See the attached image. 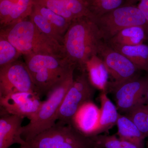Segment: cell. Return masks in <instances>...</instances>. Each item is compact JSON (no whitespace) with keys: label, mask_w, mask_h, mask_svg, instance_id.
Instances as JSON below:
<instances>
[{"label":"cell","mask_w":148,"mask_h":148,"mask_svg":"<svg viewBox=\"0 0 148 148\" xmlns=\"http://www.w3.org/2000/svg\"><path fill=\"white\" fill-rule=\"evenodd\" d=\"M85 71L92 87L101 92H107L109 74L103 61L98 55L93 56L87 61Z\"/></svg>","instance_id":"obj_14"},{"label":"cell","mask_w":148,"mask_h":148,"mask_svg":"<svg viewBox=\"0 0 148 148\" xmlns=\"http://www.w3.org/2000/svg\"><path fill=\"white\" fill-rule=\"evenodd\" d=\"M116 125L119 138L143 148L145 138L128 117L119 114Z\"/></svg>","instance_id":"obj_18"},{"label":"cell","mask_w":148,"mask_h":148,"mask_svg":"<svg viewBox=\"0 0 148 148\" xmlns=\"http://www.w3.org/2000/svg\"><path fill=\"white\" fill-rule=\"evenodd\" d=\"M100 109L91 101L80 107L75 114L72 125L83 135L88 137L98 135Z\"/></svg>","instance_id":"obj_12"},{"label":"cell","mask_w":148,"mask_h":148,"mask_svg":"<svg viewBox=\"0 0 148 148\" xmlns=\"http://www.w3.org/2000/svg\"><path fill=\"white\" fill-rule=\"evenodd\" d=\"M21 55L0 33V68L19 59Z\"/></svg>","instance_id":"obj_23"},{"label":"cell","mask_w":148,"mask_h":148,"mask_svg":"<svg viewBox=\"0 0 148 148\" xmlns=\"http://www.w3.org/2000/svg\"><path fill=\"white\" fill-rule=\"evenodd\" d=\"M148 40V28L130 27L122 29L107 42L111 45L134 46Z\"/></svg>","instance_id":"obj_15"},{"label":"cell","mask_w":148,"mask_h":148,"mask_svg":"<svg viewBox=\"0 0 148 148\" xmlns=\"http://www.w3.org/2000/svg\"><path fill=\"white\" fill-rule=\"evenodd\" d=\"M140 0H125L124 5H135L137 3L139 2Z\"/></svg>","instance_id":"obj_29"},{"label":"cell","mask_w":148,"mask_h":148,"mask_svg":"<svg viewBox=\"0 0 148 148\" xmlns=\"http://www.w3.org/2000/svg\"><path fill=\"white\" fill-rule=\"evenodd\" d=\"M3 95L2 94L1 91V88H0V118L10 114L5 110V109L4 108L3 106H2L1 101Z\"/></svg>","instance_id":"obj_28"},{"label":"cell","mask_w":148,"mask_h":148,"mask_svg":"<svg viewBox=\"0 0 148 148\" xmlns=\"http://www.w3.org/2000/svg\"><path fill=\"white\" fill-rule=\"evenodd\" d=\"M148 89V75L134 78L110 89L113 94L117 109L127 113L138 104L145 101Z\"/></svg>","instance_id":"obj_10"},{"label":"cell","mask_w":148,"mask_h":148,"mask_svg":"<svg viewBox=\"0 0 148 148\" xmlns=\"http://www.w3.org/2000/svg\"><path fill=\"white\" fill-rule=\"evenodd\" d=\"M95 89L89 82L86 71H82L81 74L74 77L60 106L57 121L72 124L74 116L80 107L86 102L91 101Z\"/></svg>","instance_id":"obj_8"},{"label":"cell","mask_w":148,"mask_h":148,"mask_svg":"<svg viewBox=\"0 0 148 148\" xmlns=\"http://www.w3.org/2000/svg\"><path fill=\"white\" fill-rule=\"evenodd\" d=\"M42 102L36 92H21L3 96L1 103L10 114L30 120L38 110Z\"/></svg>","instance_id":"obj_11"},{"label":"cell","mask_w":148,"mask_h":148,"mask_svg":"<svg viewBox=\"0 0 148 148\" xmlns=\"http://www.w3.org/2000/svg\"><path fill=\"white\" fill-rule=\"evenodd\" d=\"M0 88L3 97L16 92L36 93L27 65L18 59L0 68Z\"/></svg>","instance_id":"obj_9"},{"label":"cell","mask_w":148,"mask_h":148,"mask_svg":"<svg viewBox=\"0 0 148 148\" xmlns=\"http://www.w3.org/2000/svg\"><path fill=\"white\" fill-rule=\"evenodd\" d=\"M125 114L144 137H148V104L145 101L139 103Z\"/></svg>","instance_id":"obj_19"},{"label":"cell","mask_w":148,"mask_h":148,"mask_svg":"<svg viewBox=\"0 0 148 148\" xmlns=\"http://www.w3.org/2000/svg\"><path fill=\"white\" fill-rule=\"evenodd\" d=\"M104 41L108 42L122 29L130 27L148 28L142 12L135 5H123L94 18Z\"/></svg>","instance_id":"obj_6"},{"label":"cell","mask_w":148,"mask_h":148,"mask_svg":"<svg viewBox=\"0 0 148 148\" xmlns=\"http://www.w3.org/2000/svg\"><path fill=\"white\" fill-rule=\"evenodd\" d=\"M20 148H23V147H21Z\"/></svg>","instance_id":"obj_33"},{"label":"cell","mask_w":148,"mask_h":148,"mask_svg":"<svg viewBox=\"0 0 148 148\" xmlns=\"http://www.w3.org/2000/svg\"><path fill=\"white\" fill-rule=\"evenodd\" d=\"M33 2L34 3L35 5L49 9L71 22L77 19L70 12L67 10L61 0H33Z\"/></svg>","instance_id":"obj_26"},{"label":"cell","mask_w":148,"mask_h":148,"mask_svg":"<svg viewBox=\"0 0 148 148\" xmlns=\"http://www.w3.org/2000/svg\"><path fill=\"white\" fill-rule=\"evenodd\" d=\"M24 61L40 97L47 95L76 67L66 58L49 54L24 55Z\"/></svg>","instance_id":"obj_3"},{"label":"cell","mask_w":148,"mask_h":148,"mask_svg":"<svg viewBox=\"0 0 148 148\" xmlns=\"http://www.w3.org/2000/svg\"><path fill=\"white\" fill-rule=\"evenodd\" d=\"M32 0H17L7 20L3 26L25 19L32 12Z\"/></svg>","instance_id":"obj_24"},{"label":"cell","mask_w":148,"mask_h":148,"mask_svg":"<svg viewBox=\"0 0 148 148\" xmlns=\"http://www.w3.org/2000/svg\"><path fill=\"white\" fill-rule=\"evenodd\" d=\"M0 33L22 55L49 54L66 58L63 45L40 32L30 19L3 26Z\"/></svg>","instance_id":"obj_2"},{"label":"cell","mask_w":148,"mask_h":148,"mask_svg":"<svg viewBox=\"0 0 148 148\" xmlns=\"http://www.w3.org/2000/svg\"><path fill=\"white\" fill-rule=\"evenodd\" d=\"M110 45L126 56L139 71L148 73V45L143 43L134 46Z\"/></svg>","instance_id":"obj_17"},{"label":"cell","mask_w":148,"mask_h":148,"mask_svg":"<svg viewBox=\"0 0 148 148\" xmlns=\"http://www.w3.org/2000/svg\"><path fill=\"white\" fill-rule=\"evenodd\" d=\"M74 71L51 89L47 95V99L42 102L38 110L29 120V123L22 126L21 137L26 142L56 123L61 103L73 81Z\"/></svg>","instance_id":"obj_4"},{"label":"cell","mask_w":148,"mask_h":148,"mask_svg":"<svg viewBox=\"0 0 148 148\" xmlns=\"http://www.w3.org/2000/svg\"><path fill=\"white\" fill-rule=\"evenodd\" d=\"M92 138L96 148H140L115 135H99Z\"/></svg>","instance_id":"obj_22"},{"label":"cell","mask_w":148,"mask_h":148,"mask_svg":"<svg viewBox=\"0 0 148 148\" xmlns=\"http://www.w3.org/2000/svg\"><path fill=\"white\" fill-rule=\"evenodd\" d=\"M97 55L106 66L112 82L110 89L138 76L139 70L126 56L103 41L98 48Z\"/></svg>","instance_id":"obj_7"},{"label":"cell","mask_w":148,"mask_h":148,"mask_svg":"<svg viewBox=\"0 0 148 148\" xmlns=\"http://www.w3.org/2000/svg\"><path fill=\"white\" fill-rule=\"evenodd\" d=\"M148 23V0H140L138 5Z\"/></svg>","instance_id":"obj_27"},{"label":"cell","mask_w":148,"mask_h":148,"mask_svg":"<svg viewBox=\"0 0 148 148\" xmlns=\"http://www.w3.org/2000/svg\"><path fill=\"white\" fill-rule=\"evenodd\" d=\"M24 148H95L92 137L85 136L72 124L57 121L52 127L26 141Z\"/></svg>","instance_id":"obj_5"},{"label":"cell","mask_w":148,"mask_h":148,"mask_svg":"<svg viewBox=\"0 0 148 148\" xmlns=\"http://www.w3.org/2000/svg\"></svg>","instance_id":"obj_34"},{"label":"cell","mask_w":148,"mask_h":148,"mask_svg":"<svg viewBox=\"0 0 148 148\" xmlns=\"http://www.w3.org/2000/svg\"><path fill=\"white\" fill-rule=\"evenodd\" d=\"M99 98L101 106L98 135L108 131L116 125L119 114L116 106L108 97L107 92H101Z\"/></svg>","instance_id":"obj_16"},{"label":"cell","mask_w":148,"mask_h":148,"mask_svg":"<svg viewBox=\"0 0 148 148\" xmlns=\"http://www.w3.org/2000/svg\"><path fill=\"white\" fill-rule=\"evenodd\" d=\"M1 17H0V21H1Z\"/></svg>","instance_id":"obj_32"},{"label":"cell","mask_w":148,"mask_h":148,"mask_svg":"<svg viewBox=\"0 0 148 148\" xmlns=\"http://www.w3.org/2000/svg\"><path fill=\"white\" fill-rule=\"evenodd\" d=\"M125 1V0H95L88 8L95 17L124 5Z\"/></svg>","instance_id":"obj_25"},{"label":"cell","mask_w":148,"mask_h":148,"mask_svg":"<svg viewBox=\"0 0 148 148\" xmlns=\"http://www.w3.org/2000/svg\"><path fill=\"white\" fill-rule=\"evenodd\" d=\"M103 41L93 18L83 17L73 21L63 39L65 57L76 68L85 71L87 61L97 55Z\"/></svg>","instance_id":"obj_1"},{"label":"cell","mask_w":148,"mask_h":148,"mask_svg":"<svg viewBox=\"0 0 148 148\" xmlns=\"http://www.w3.org/2000/svg\"><path fill=\"white\" fill-rule=\"evenodd\" d=\"M30 17V20L40 32L63 45L64 37L58 33L47 19L35 10L32 11Z\"/></svg>","instance_id":"obj_21"},{"label":"cell","mask_w":148,"mask_h":148,"mask_svg":"<svg viewBox=\"0 0 148 148\" xmlns=\"http://www.w3.org/2000/svg\"><path fill=\"white\" fill-rule=\"evenodd\" d=\"M35 10L47 19L59 34L64 37L72 22L49 9L35 5Z\"/></svg>","instance_id":"obj_20"},{"label":"cell","mask_w":148,"mask_h":148,"mask_svg":"<svg viewBox=\"0 0 148 148\" xmlns=\"http://www.w3.org/2000/svg\"><path fill=\"white\" fill-rule=\"evenodd\" d=\"M145 101L146 103H147V104H148V89L147 91V93H146L145 97Z\"/></svg>","instance_id":"obj_30"},{"label":"cell","mask_w":148,"mask_h":148,"mask_svg":"<svg viewBox=\"0 0 148 148\" xmlns=\"http://www.w3.org/2000/svg\"><path fill=\"white\" fill-rule=\"evenodd\" d=\"M24 119L11 114L0 118V148H8L15 144L21 147L26 144L21 137Z\"/></svg>","instance_id":"obj_13"},{"label":"cell","mask_w":148,"mask_h":148,"mask_svg":"<svg viewBox=\"0 0 148 148\" xmlns=\"http://www.w3.org/2000/svg\"><path fill=\"white\" fill-rule=\"evenodd\" d=\"M147 147L148 148V140L147 142Z\"/></svg>","instance_id":"obj_31"}]
</instances>
